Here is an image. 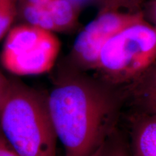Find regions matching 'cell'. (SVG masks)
<instances>
[{
    "label": "cell",
    "instance_id": "6da1fadb",
    "mask_svg": "<svg viewBox=\"0 0 156 156\" xmlns=\"http://www.w3.org/2000/svg\"><path fill=\"white\" fill-rule=\"evenodd\" d=\"M124 90L68 66L47 95L65 156H95L116 131Z\"/></svg>",
    "mask_w": 156,
    "mask_h": 156
},
{
    "label": "cell",
    "instance_id": "7a4b0ae2",
    "mask_svg": "<svg viewBox=\"0 0 156 156\" xmlns=\"http://www.w3.org/2000/svg\"><path fill=\"white\" fill-rule=\"evenodd\" d=\"M1 133L20 156H56L57 136L47 95L12 81L0 111Z\"/></svg>",
    "mask_w": 156,
    "mask_h": 156
},
{
    "label": "cell",
    "instance_id": "3957f363",
    "mask_svg": "<svg viewBox=\"0 0 156 156\" xmlns=\"http://www.w3.org/2000/svg\"><path fill=\"white\" fill-rule=\"evenodd\" d=\"M155 62L156 28L143 15L105 44L95 72L101 80L124 89Z\"/></svg>",
    "mask_w": 156,
    "mask_h": 156
},
{
    "label": "cell",
    "instance_id": "277c9868",
    "mask_svg": "<svg viewBox=\"0 0 156 156\" xmlns=\"http://www.w3.org/2000/svg\"><path fill=\"white\" fill-rule=\"evenodd\" d=\"M61 48L55 33L30 24L11 28L4 44L1 62L18 76L37 75L53 68Z\"/></svg>",
    "mask_w": 156,
    "mask_h": 156
},
{
    "label": "cell",
    "instance_id": "5b68a950",
    "mask_svg": "<svg viewBox=\"0 0 156 156\" xmlns=\"http://www.w3.org/2000/svg\"><path fill=\"white\" fill-rule=\"evenodd\" d=\"M143 16L142 12L98 10L97 16L82 30L70 51L69 66L85 72L96 69L105 44L126 25Z\"/></svg>",
    "mask_w": 156,
    "mask_h": 156
},
{
    "label": "cell",
    "instance_id": "8992f818",
    "mask_svg": "<svg viewBox=\"0 0 156 156\" xmlns=\"http://www.w3.org/2000/svg\"><path fill=\"white\" fill-rule=\"evenodd\" d=\"M81 7L73 0H52L43 6L24 5L21 13L28 24L53 33H66L77 27Z\"/></svg>",
    "mask_w": 156,
    "mask_h": 156
},
{
    "label": "cell",
    "instance_id": "52a82bcc",
    "mask_svg": "<svg viewBox=\"0 0 156 156\" xmlns=\"http://www.w3.org/2000/svg\"><path fill=\"white\" fill-rule=\"evenodd\" d=\"M137 112L156 115V62L142 76L123 89Z\"/></svg>",
    "mask_w": 156,
    "mask_h": 156
},
{
    "label": "cell",
    "instance_id": "ba28073f",
    "mask_svg": "<svg viewBox=\"0 0 156 156\" xmlns=\"http://www.w3.org/2000/svg\"><path fill=\"white\" fill-rule=\"evenodd\" d=\"M131 129L132 156H156V115L137 112Z\"/></svg>",
    "mask_w": 156,
    "mask_h": 156
},
{
    "label": "cell",
    "instance_id": "9c48e42d",
    "mask_svg": "<svg viewBox=\"0 0 156 156\" xmlns=\"http://www.w3.org/2000/svg\"><path fill=\"white\" fill-rule=\"evenodd\" d=\"M80 5L95 2L99 6V10H119L129 12H142L147 0H73Z\"/></svg>",
    "mask_w": 156,
    "mask_h": 156
},
{
    "label": "cell",
    "instance_id": "30bf717a",
    "mask_svg": "<svg viewBox=\"0 0 156 156\" xmlns=\"http://www.w3.org/2000/svg\"><path fill=\"white\" fill-rule=\"evenodd\" d=\"M17 15V0H0V40L8 34Z\"/></svg>",
    "mask_w": 156,
    "mask_h": 156
},
{
    "label": "cell",
    "instance_id": "8fae6325",
    "mask_svg": "<svg viewBox=\"0 0 156 156\" xmlns=\"http://www.w3.org/2000/svg\"><path fill=\"white\" fill-rule=\"evenodd\" d=\"M95 156H132L119 132L115 131Z\"/></svg>",
    "mask_w": 156,
    "mask_h": 156
},
{
    "label": "cell",
    "instance_id": "7c38bea8",
    "mask_svg": "<svg viewBox=\"0 0 156 156\" xmlns=\"http://www.w3.org/2000/svg\"><path fill=\"white\" fill-rule=\"evenodd\" d=\"M142 11L146 20L156 28V0H147Z\"/></svg>",
    "mask_w": 156,
    "mask_h": 156
},
{
    "label": "cell",
    "instance_id": "4fadbf2b",
    "mask_svg": "<svg viewBox=\"0 0 156 156\" xmlns=\"http://www.w3.org/2000/svg\"><path fill=\"white\" fill-rule=\"evenodd\" d=\"M0 156H20L0 132Z\"/></svg>",
    "mask_w": 156,
    "mask_h": 156
},
{
    "label": "cell",
    "instance_id": "5bb4252c",
    "mask_svg": "<svg viewBox=\"0 0 156 156\" xmlns=\"http://www.w3.org/2000/svg\"><path fill=\"white\" fill-rule=\"evenodd\" d=\"M12 80L7 79L2 73L0 72V91H8L11 86Z\"/></svg>",
    "mask_w": 156,
    "mask_h": 156
},
{
    "label": "cell",
    "instance_id": "9a60e30c",
    "mask_svg": "<svg viewBox=\"0 0 156 156\" xmlns=\"http://www.w3.org/2000/svg\"><path fill=\"white\" fill-rule=\"evenodd\" d=\"M52 0H23V5H29L34 6H43L47 5Z\"/></svg>",
    "mask_w": 156,
    "mask_h": 156
},
{
    "label": "cell",
    "instance_id": "2e32d148",
    "mask_svg": "<svg viewBox=\"0 0 156 156\" xmlns=\"http://www.w3.org/2000/svg\"><path fill=\"white\" fill-rule=\"evenodd\" d=\"M9 91V90L8 91H5V92H4V91H0V111H1L2 108V106H3L4 103H5V102L6 99H7V95H8Z\"/></svg>",
    "mask_w": 156,
    "mask_h": 156
}]
</instances>
